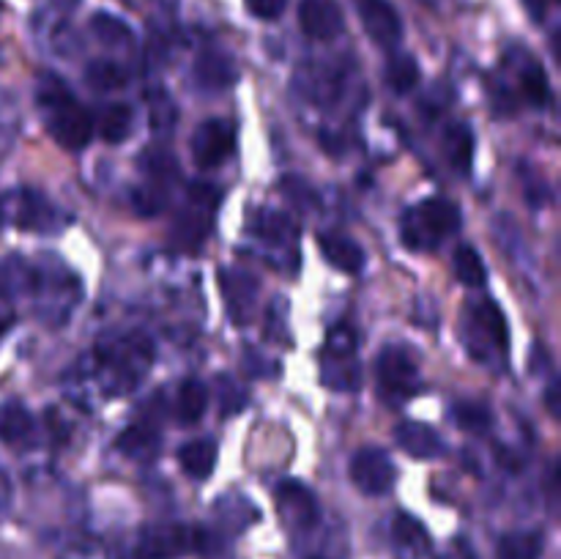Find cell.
I'll return each mask as SVG.
<instances>
[{
	"mask_svg": "<svg viewBox=\"0 0 561 559\" xmlns=\"http://www.w3.org/2000/svg\"><path fill=\"white\" fill-rule=\"evenodd\" d=\"M36 102L42 107L49 137L66 151H80L93 137V115L82 107L60 77L44 75L38 82Z\"/></svg>",
	"mask_w": 561,
	"mask_h": 559,
	"instance_id": "1",
	"label": "cell"
},
{
	"mask_svg": "<svg viewBox=\"0 0 561 559\" xmlns=\"http://www.w3.org/2000/svg\"><path fill=\"white\" fill-rule=\"evenodd\" d=\"M460 223V208L458 203L447 201V197H431L405 212L403 217V244L411 250H436L447 236L458 233Z\"/></svg>",
	"mask_w": 561,
	"mask_h": 559,
	"instance_id": "2",
	"label": "cell"
},
{
	"mask_svg": "<svg viewBox=\"0 0 561 559\" xmlns=\"http://www.w3.org/2000/svg\"><path fill=\"white\" fill-rule=\"evenodd\" d=\"M219 197H222V192L211 184H203V181L190 186V203L181 208L173 223V230H170V239H173L179 250H197L206 241L208 228L214 223V212L219 206Z\"/></svg>",
	"mask_w": 561,
	"mask_h": 559,
	"instance_id": "3",
	"label": "cell"
},
{
	"mask_svg": "<svg viewBox=\"0 0 561 559\" xmlns=\"http://www.w3.org/2000/svg\"><path fill=\"white\" fill-rule=\"evenodd\" d=\"M208 532L201 526L151 524L140 532L137 559H179L190 551H206Z\"/></svg>",
	"mask_w": 561,
	"mask_h": 559,
	"instance_id": "4",
	"label": "cell"
},
{
	"mask_svg": "<svg viewBox=\"0 0 561 559\" xmlns=\"http://www.w3.org/2000/svg\"><path fill=\"white\" fill-rule=\"evenodd\" d=\"M376 378L381 398L389 403H403L416 395L420 387V367L403 345H387L376 360Z\"/></svg>",
	"mask_w": 561,
	"mask_h": 559,
	"instance_id": "5",
	"label": "cell"
},
{
	"mask_svg": "<svg viewBox=\"0 0 561 559\" xmlns=\"http://www.w3.org/2000/svg\"><path fill=\"white\" fill-rule=\"evenodd\" d=\"M351 480L367 497H383L394 488L398 480V469H394V460L389 458L387 449L381 447H362L356 449V455L351 458Z\"/></svg>",
	"mask_w": 561,
	"mask_h": 559,
	"instance_id": "6",
	"label": "cell"
},
{
	"mask_svg": "<svg viewBox=\"0 0 561 559\" xmlns=\"http://www.w3.org/2000/svg\"><path fill=\"white\" fill-rule=\"evenodd\" d=\"M192 159L201 170H214L233 153L236 126L225 118H208L195 129L190 140Z\"/></svg>",
	"mask_w": 561,
	"mask_h": 559,
	"instance_id": "7",
	"label": "cell"
},
{
	"mask_svg": "<svg viewBox=\"0 0 561 559\" xmlns=\"http://www.w3.org/2000/svg\"><path fill=\"white\" fill-rule=\"evenodd\" d=\"M99 360H104V365L115 373L118 378H124V392L126 387H135L142 378V373H148V362H151V343L146 338H126L121 343H99Z\"/></svg>",
	"mask_w": 561,
	"mask_h": 559,
	"instance_id": "8",
	"label": "cell"
},
{
	"mask_svg": "<svg viewBox=\"0 0 561 559\" xmlns=\"http://www.w3.org/2000/svg\"><path fill=\"white\" fill-rule=\"evenodd\" d=\"M367 36L378 47H394L403 38V22L389 0H354Z\"/></svg>",
	"mask_w": 561,
	"mask_h": 559,
	"instance_id": "9",
	"label": "cell"
},
{
	"mask_svg": "<svg viewBox=\"0 0 561 559\" xmlns=\"http://www.w3.org/2000/svg\"><path fill=\"white\" fill-rule=\"evenodd\" d=\"M299 27L316 42H332L343 33L345 16L337 0H301Z\"/></svg>",
	"mask_w": 561,
	"mask_h": 559,
	"instance_id": "10",
	"label": "cell"
},
{
	"mask_svg": "<svg viewBox=\"0 0 561 559\" xmlns=\"http://www.w3.org/2000/svg\"><path fill=\"white\" fill-rule=\"evenodd\" d=\"M274 497H277L279 513H283V518L288 521V526H294V529H312V526L321 521V507H318L316 497H312L310 488L301 486V482H283Z\"/></svg>",
	"mask_w": 561,
	"mask_h": 559,
	"instance_id": "11",
	"label": "cell"
},
{
	"mask_svg": "<svg viewBox=\"0 0 561 559\" xmlns=\"http://www.w3.org/2000/svg\"><path fill=\"white\" fill-rule=\"evenodd\" d=\"M192 75H195L197 88L211 93L228 91V88L239 80L236 60L230 58L228 53H222V49H211V47L203 49V53L197 55Z\"/></svg>",
	"mask_w": 561,
	"mask_h": 559,
	"instance_id": "12",
	"label": "cell"
},
{
	"mask_svg": "<svg viewBox=\"0 0 561 559\" xmlns=\"http://www.w3.org/2000/svg\"><path fill=\"white\" fill-rule=\"evenodd\" d=\"M219 288H222L228 310L236 323H247L252 316V305L257 296V283L252 274L241 272V269H222L219 272Z\"/></svg>",
	"mask_w": 561,
	"mask_h": 559,
	"instance_id": "13",
	"label": "cell"
},
{
	"mask_svg": "<svg viewBox=\"0 0 561 559\" xmlns=\"http://www.w3.org/2000/svg\"><path fill=\"white\" fill-rule=\"evenodd\" d=\"M469 327L477 334V340H485L488 349L507 351L510 345V329L507 318H504L502 307L493 299H480L477 305H471L469 310Z\"/></svg>",
	"mask_w": 561,
	"mask_h": 559,
	"instance_id": "14",
	"label": "cell"
},
{
	"mask_svg": "<svg viewBox=\"0 0 561 559\" xmlns=\"http://www.w3.org/2000/svg\"><path fill=\"white\" fill-rule=\"evenodd\" d=\"M394 438H398L400 449H405L411 458L433 460V458H442L444 453L442 436H438L431 425H425V422H416V420L398 422V427H394Z\"/></svg>",
	"mask_w": 561,
	"mask_h": 559,
	"instance_id": "15",
	"label": "cell"
},
{
	"mask_svg": "<svg viewBox=\"0 0 561 559\" xmlns=\"http://www.w3.org/2000/svg\"><path fill=\"white\" fill-rule=\"evenodd\" d=\"M318 250L323 252L334 269L345 274H359L365 269V250L356 244L351 236L334 233V230H321L318 233Z\"/></svg>",
	"mask_w": 561,
	"mask_h": 559,
	"instance_id": "16",
	"label": "cell"
},
{
	"mask_svg": "<svg viewBox=\"0 0 561 559\" xmlns=\"http://www.w3.org/2000/svg\"><path fill=\"white\" fill-rule=\"evenodd\" d=\"M0 442L14 449H25L36 442V422L20 400L0 403Z\"/></svg>",
	"mask_w": 561,
	"mask_h": 559,
	"instance_id": "17",
	"label": "cell"
},
{
	"mask_svg": "<svg viewBox=\"0 0 561 559\" xmlns=\"http://www.w3.org/2000/svg\"><path fill=\"white\" fill-rule=\"evenodd\" d=\"M16 225L25 230H38V233H49L58 228V212L33 190H22L20 201H16Z\"/></svg>",
	"mask_w": 561,
	"mask_h": 559,
	"instance_id": "18",
	"label": "cell"
},
{
	"mask_svg": "<svg viewBox=\"0 0 561 559\" xmlns=\"http://www.w3.org/2000/svg\"><path fill=\"white\" fill-rule=\"evenodd\" d=\"M392 540L403 559H422L425 554H431V535H427V529L422 526V521H416L414 515L409 513L394 515Z\"/></svg>",
	"mask_w": 561,
	"mask_h": 559,
	"instance_id": "19",
	"label": "cell"
},
{
	"mask_svg": "<svg viewBox=\"0 0 561 559\" xmlns=\"http://www.w3.org/2000/svg\"><path fill=\"white\" fill-rule=\"evenodd\" d=\"M38 288V272L25 263L22 258H5L0 261V299H20V296L33 294Z\"/></svg>",
	"mask_w": 561,
	"mask_h": 559,
	"instance_id": "20",
	"label": "cell"
},
{
	"mask_svg": "<svg viewBox=\"0 0 561 559\" xmlns=\"http://www.w3.org/2000/svg\"><path fill=\"white\" fill-rule=\"evenodd\" d=\"M321 381L334 392H356L362 384L359 362L354 354H327L321 365Z\"/></svg>",
	"mask_w": 561,
	"mask_h": 559,
	"instance_id": "21",
	"label": "cell"
},
{
	"mask_svg": "<svg viewBox=\"0 0 561 559\" xmlns=\"http://www.w3.org/2000/svg\"><path fill=\"white\" fill-rule=\"evenodd\" d=\"M118 449H124V455L135 460H151L157 458L159 447H162V438H159V431L148 422H135V425L124 427L118 436Z\"/></svg>",
	"mask_w": 561,
	"mask_h": 559,
	"instance_id": "22",
	"label": "cell"
},
{
	"mask_svg": "<svg viewBox=\"0 0 561 559\" xmlns=\"http://www.w3.org/2000/svg\"><path fill=\"white\" fill-rule=\"evenodd\" d=\"M179 464L184 469V475H190L192 480H206L214 471V466H217V444L211 438L186 442L179 449Z\"/></svg>",
	"mask_w": 561,
	"mask_h": 559,
	"instance_id": "23",
	"label": "cell"
},
{
	"mask_svg": "<svg viewBox=\"0 0 561 559\" xmlns=\"http://www.w3.org/2000/svg\"><path fill=\"white\" fill-rule=\"evenodd\" d=\"M444 157L453 164V170H458L460 175H469L471 162H474V135H471L469 126L453 124L444 132Z\"/></svg>",
	"mask_w": 561,
	"mask_h": 559,
	"instance_id": "24",
	"label": "cell"
},
{
	"mask_svg": "<svg viewBox=\"0 0 561 559\" xmlns=\"http://www.w3.org/2000/svg\"><path fill=\"white\" fill-rule=\"evenodd\" d=\"M208 409V389L197 378H186L175 395V417L181 425H195Z\"/></svg>",
	"mask_w": 561,
	"mask_h": 559,
	"instance_id": "25",
	"label": "cell"
},
{
	"mask_svg": "<svg viewBox=\"0 0 561 559\" xmlns=\"http://www.w3.org/2000/svg\"><path fill=\"white\" fill-rule=\"evenodd\" d=\"M131 126H135V110H131V104L115 102L99 118V135L110 146H118V142L129 140Z\"/></svg>",
	"mask_w": 561,
	"mask_h": 559,
	"instance_id": "26",
	"label": "cell"
},
{
	"mask_svg": "<svg viewBox=\"0 0 561 559\" xmlns=\"http://www.w3.org/2000/svg\"><path fill=\"white\" fill-rule=\"evenodd\" d=\"M453 269L460 285H466V288H485L488 283L485 261H482V255L471 244H460L458 250H455Z\"/></svg>",
	"mask_w": 561,
	"mask_h": 559,
	"instance_id": "27",
	"label": "cell"
},
{
	"mask_svg": "<svg viewBox=\"0 0 561 559\" xmlns=\"http://www.w3.org/2000/svg\"><path fill=\"white\" fill-rule=\"evenodd\" d=\"M383 80L392 88L398 96H405L416 88L420 82V64H416L414 55L398 53L387 60V69H383Z\"/></svg>",
	"mask_w": 561,
	"mask_h": 559,
	"instance_id": "28",
	"label": "cell"
},
{
	"mask_svg": "<svg viewBox=\"0 0 561 559\" xmlns=\"http://www.w3.org/2000/svg\"><path fill=\"white\" fill-rule=\"evenodd\" d=\"M546 540L542 532H507L499 540L496 557L499 559H540Z\"/></svg>",
	"mask_w": 561,
	"mask_h": 559,
	"instance_id": "29",
	"label": "cell"
},
{
	"mask_svg": "<svg viewBox=\"0 0 561 559\" xmlns=\"http://www.w3.org/2000/svg\"><path fill=\"white\" fill-rule=\"evenodd\" d=\"M91 31L93 36L102 44H107V47H129V44L135 42L131 27L126 25L121 16L107 14V11H96V14L91 16Z\"/></svg>",
	"mask_w": 561,
	"mask_h": 559,
	"instance_id": "30",
	"label": "cell"
},
{
	"mask_svg": "<svg viewBox=\"0 0 561 559\" xmlns=\"http://www.w3.org/2000/svg\"><path fill=\"white\" fill-rule=\"evenodd\" d=\"M453 417L458 422V427L469 433H485L491 431L493 414L485 403L480 400H460V403L453 406Z\"/></svg>",
	"mask_w": 561,
	"mask_h": 559,
	"instance_id": "31",
	"label": "cell"
},
{
	"mask_svg": "<svg viewBox=\"0 0 561 559\" xmlns=\"http://www.w3.org/2000/svg\"><path fill=\"white\" fill-rule=\"evenodd\" d=\"M520 91L529 99L535 107H546L551 104V82H548L546 69L540 64H526L520 69Z\"/></svg>",
	"mask_w": 561,
	"mask_h": 559,
	"instance_id": "32",
	"label": "cell"
},
{
	"mask_svg": "<svg viewBox=\"0 0 561 559\" xmlns=\"http://www.w3.org/2000/svg\"><path fill=\"white\" fill-rule=\"evenodd\" d=\"M85 82L93 91H115L126 85V71L115 60H93L85 69Z\"/></svg>",
	"mask_w": 561,
	"mask_h": 559,
	"instance_id": "33",
	"label": "cell"
},
{
	"mask_svg": "<svg viewBox=\"0 0 561 559\" xmlns=\"http://www.w3.org/2000/svg\"><path fill=\"white\" fill-rule=\"evenodd\" d=\"M255 230H257V236H261V239L277 241V244L296 239L294 219L285 217V214L261 212V214H257V219H255Z\"/></svg>",
	"mask_w": 561,
	"mask_h": 559,
	"instance_id": "34",
	"label": "cell"
},
{
	"mask_svg": "<svg viewBox=\"0 0 561 559\" xmlns=\"http://www.w3.org/2000/svg\"><path fill=\"white\" fill-rule=\"evenodd\" d=\"M214 387H217V400H219V411H222V417H233L244 411L247 392L233 381V378L219 376L217 381H214Z\"/></svg>",
	"mask_w": 561,
	"mask_h": 559,
	"instance_id": "35",
	"label": "cell"
},
{
	"mask_svg": "<svg viewBox=\"0 0 561 559\" xmlns=\"http://www.w3.org/2000/svg\"><path fill=\"white\" fill-rule=\"evenodd\" d=\"M164 192H170V186L157 184V181L148 186H140V190H135L131 206H135L137 214H142V217H157V214L164 208V201H168Z\"/></svg>",
	"mask_w": 561,
	"mask_h": 559,
	"instance_id": "36",
	"label": "cell"
},
{
	"mask_svg": "<svg viewBox=\"0 0 561 559\" xmlns=\"http://www.w3.org/2000/svg\"><path fill=\"white\" fill-rule=\"evenodd\" d=\"M244 5L252 16L272 22V20H279V16H283L288 0H244Z\"/></svg>",
	"mask_w": 561,
	"mask_h": 559,
	"instance_id": "37",
	"label": "cell"
},
{
	"mask_svg": "<svg viewBox=\"0 0 561 559\" xmlns=\"http://www.w3.org/2000/svg\"><path fill=\"white\" fill-rule=\"evenodd\" d=\"M526 14L531 16L535 22H546L548 16V0H524Z\"/></svg>",
	"mask_w": 561,
	"mask_h": 559,
	"instance_id": "38",
	"label": "cell"
},
{
	"mask_svg": "<svg viewBox=\"0 0 561 559\" xmlns=\"http://www.w3.org/2000/svg\"><path fill=\"white\" fill-rule=\"evenodd\" d=\"M559 392H561V389H559V381H557V378H553V381L551 384H548V395H546V403H548V411H551V414L553 417H559Z\"/></svg>",
	"mask_w": 561,
	"mask_h": 559,
	"instance_id": "39",
	"label": "cell"
},
{
	"mask_svg": "<svg viewBox=\"0 0 561 559\" xmlns=\"http://www.w3.org/2000/svg\"><path fill=\"white\" fill-rule=\"evenodd\" d=\"M9 499H11V486L3 475H0V513H5L9 507Z\"/></svg>",
	"mask_w": 561,
	"mask_h": 559,
	"instance_id": "40",
	"label": "cell"
},
{
	"mask_svg": "<svg viewBox=\"0 0 561 559\" xmlns=\"http://www.w3.org/2000/svg\"><path fill=\"white\" fill-rule=\"evenodd\" d=\"M55 3H58L60 9L71 11V9H77V3H80V0H55Z\"/></svg>",
	"mask_w": 561,
	"mask_h": 559,
	"instance_id": "41",
	"label": "cell"
},
{
	"mask_svg": "<svg viewBox=\"0 0 561 559\" xmlns=\"http://www.w3.org/2000/svg\"><path fill=\"white\" fill-rule=\"evenodd\" d=\"M438 559H455V557H453V554H447V557H438Z\"/></svg>",
	"mask_w": 561,
	"mask_h": 559,
	"instance_id": "42",
	"label": "cell"
},
{
	"mask_svg": "<svg viewBox=\"0 0 561 559\" xmlns=\"http://www.w3.org/2000/svg\"><path fill=\"white\" fill-rule=\"evenodd\" d=\"M0 225H3V208H0Z\"/></svg>",
	"mask_w": 561,
	"mask_h": 559,
	"instance_id": "43",
	"label": "cell"
},
{
	"mask_svg": "<svg viewBox=\"0 0 561 559\" xmlns=\"http://www.w3.org/2000/svg\"><path fill=\"white\" fill-rule=\"evenodd\" d=\"M310 559H321V557H310Z\"/></svg>",
	"mask_w": 561,
	"mask_h": 559,
	"instance_id": "44",
	"label": "cell"
}]
</instances>
